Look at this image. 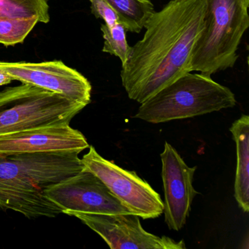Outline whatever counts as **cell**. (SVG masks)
Listing matches in <instances>:
<instances>
[{
	"label": "cell",
	"instance_id": "obj_1",
	"mask_svg": "<svg viewBox=\"0 0 249 249\" xmlns=\"http://www.w3.org/2000/svg\"><path fill=\"white\" fill-rule=\"evenodd\" d=\"M206 0H172L148 18L143 37L122 65V85L141 103L192 72L195 43L204 27Z\"/></svg>",
	"mask_w": 249,
	"mask_h": 249
},
{
	"label": "cell",
	"instance_id": "obj_2",
	"mask_svg": "<svg viewBox=\"0 0 249 249\" xmlns=\"http://www.w3.org/2000/svg\"><path fill=\"white\" fill-rule=\"evenodd\" d=\"M78 152L0 155V209L28 218H53L62 210L44 191L84 168Z\"/></svg>",
	"mask_w": 249,
	"mask_h": 249
},
{
	"label": "cell",
	"instance_id": "obj_3",
	"mask_svg": "<svg viewBox=\"0 0 249 249\" xmlns=\"http://www.w3.org/2000/svg\"><path fill=\"white\" fill-rule=\"evenodd\" d=\"M249 0H206L204 27L195 43L191 69L211 76L232 68L249 27Z\"/></svg>",
	"mask_w": 249,
	"mask_h": 249
},
{
	"label": "cell",
	"instance_id": "obj_4",
	"mask_svg": "<svg viewBox=\"0 0 249 249\" xmlns=\"http://www.w3.org/2000/svg\"><path fill=\"white\" fill-rule=\"evenodd\" d=\"M235 104L230 89L208 75L188 72L141 103L134 118L164 123L230 108Z\"/></svg>",
	"mask_w": 249,
	"mask_h": 249
},
{
	"label": "cell",
	"instance_id": "obj_5",
	"mask_svg": "<svg viewBox=\"0 0 249 249\" xmlns=\"http://www.w3.org/2000/svg\"><path fill=\"white\" fill-rule=\"evenodd\" d=\"M85 105L21 84L0 91V135L70 124Z\"/></svg>",
	"mask_w": 249,
	"mask_h": 249
},
{
	"label": "cell",
	"instance_id": "obj_6",
	"mask_svg": "<svg viewBox=\"0 0 249 249\" xmlns=\"http://www.w3.org/2000/svg\"><path fill=\"white\" fill-rule=\"evenodd\" d=\"M86 170L94 173L131 213L143 219L164 212V202L151 185L137 175L103 158L94 146L81 159Z\"/></svg>",
	"mask_w": 249,
	"mask_h": 249
},
{
	"label": "cell",
	"instance_id": "obj_7",
	"mask_svg": "<svg viewBox=\"0 0 249 249\" xmlns=\"http://www.w3.org/2000/svg\"><path fill=\"white\" fill-rule=\"evenodd\" d=\"M49 200L57 205L62 213H131L94 173L81 172L51 185L44 191Z\"/></svg>",
	"mask_w": 249,
	"mask_h": 249
},
{
	"label": "cell",
	"instance_id": "obj_8",
	"mask_svg": "<svg viewBox=\"0 0 249 249\" xmlns=\"http://www.w3.org/2000/svg\"><path fill=\"white\" fill-rule=\"evenodd\" d=\"M0 71L14 81L58 93L86 106L91 102L89 81L62 61L40 63L0 62Z\"/></svg>",
	"mask_w": 249,
	"mask_h": 249
},
{
	"label": "cell",
	"instance_id": "obj_9",
	"mask_svg": "<svg viewBox=\"0 0 249 249\" xmlns=\"http://www.w3.org/2000/svg\"><path fill=\"white\" fill-rule=\"evenodd\" d=\"M75 216L99 234L112 249H184L183 240L159 237L142 228L138 215L132 213L89 214L73 213Z\"/></svg>",
	"mask_w": 249,
	"mask_h": 249
},
{
	"label": "cell",
	"instance_id": "obj_10",
	"mask_svg": "<svg viewBox=\"0 0 249 249\" xmlns=\"http://www.w3.org/2000/svg\"><path fill=\"white\" fill-rule=\"evenodd\" d=\"M160 157L164 220L170 230L179 231L186 224L194 198L197 195L192 184L196 167H189L176 148L167 142Z\"/></svg>",
	"mask_w": 249,
	"mask_h": 249
},
{
	"label": "cell",
	"instance_id": "obj_11",
	"mask_svg": "<svg viewBox=\"0 0 249 249\" xmlns=\"http://www.w3.org/2000/svg\"><path fill=\"white\" fill-rule=\"evenodd\" d=\"M89 148L80 131L65 126L0 135V155L45 152L81 153Z\"/></svg>",
	"mask_w": 249,
	"mask_h": 249
},
{
	"label": "cell",
	"instance_id": "obj_12",
	"mask_svg": "<svg viewBox=\"0 0 249 249\" xmlns=\"http://www.w3.org/2000/svg\"><path fill=\"white\" fill-rule=\"evenodd\" d=\"M236 143L237 167L234 180V198L240 208L249 211V117L242 115L230 129Z\"/></svg>",
	"mask_w": 249,
	"mask_h": 249
},
{
	"label": "cell",
	"instance_id": "obj_13",
	"mask_svg": "<svg viewBox=\"0 0 249 249\" xmlns=\"http://www.w3.org/2000/svg\"><path fill=\"white\" fill-rule=\"evenodd\" d=\"M118 14L126 32L140 33L154 12L150 0H104Z\"/></svg>",
	"mask_w": 249,
	"mask_h": 249
},
{
	"label": "cell",
	"instance_id": "obj_14",
	"mask_svg": "<svg viewBox=\"0 0 249 249\" xmlns=\"http://www.w3.org/2000/svg\"><path fill=\"white\" fill-rule=\"evenodd\" d=\"M0 17L50 21L48 0H0Z\"/></svg>",
	"mask_w": 249,
	"mask_h": 249
},
{
	"label": "cell",
	"instance_id": "obj_15",
	"mask_svg": "<svg viewBox=\"0 0 249 249\" xmlns=\"http://www.w3.org/2000/svg\"><path fill=\"white\" fill-rule=\"evenodd\" d=\"M38 21L36 19H21L0 17V44L15 46L23 43Z\"/></svg>",
	"mask_w": 249,
	"mask_h": 249
},
{
	"label": "cell",
	"instance_id": "obj_16",
	"mask_svg": "<svg viewBox=\"0 0 249 249\" xmlns=\"http://www.w3.org/2000/svg\"><path fill=\"white\" fill-rule=\"evenodd\" d=\"M102 33L104 38L103 52L119 58L123 65L127 60L130 53L131 46L126 40V30L121 23L113 27L102 24Z\"/></svg>",
	"mask_w": 249,
	"mask_h": 249
},
{
	"label": "cell",
	"instance_id": "obj_17",
	"mask_svg": "<svg viewBox=\"0 0 249 249\" xmlns=\"http://www.w3.org/2000/svg\"><path fill=\"white\" fill-rule=\"evenodd\" d=\"M91 3V14L97 18L105 21V24L109 27H113L120 23L119 16L116 11L104 0H89Z\"/></svg>",
	"mask_w": 249,
	"mask_h": 249
},
{
	"label": "cell",
	"instance_id": "obj_18",
	"mask_svg": "<svg viewBox=\"0 0 249 249\" xmlns=\"http://www.w3.org/2000/svg\"><path fill=\"white\" fill-rule=\"evenodd\" d=\"M14 81L12 78L3 71H0V86L8 85Z\"/></svg>",
	"mask_w": 249,
	"mask_h": 249
}]
</instances>
